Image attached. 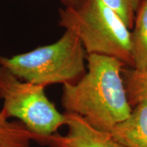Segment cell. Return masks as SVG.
Instances as JSON below:
<instances>
[{"label":"cell","instance_id":"1","mask_svg":"<svg viewBox=\"0 0 147 147\" xmlns=\"http://www.w3.org/2000/svg\"><path fill=\"white\" fill-rule=\"evenodd\" d=\"M87 61L84 76L63 85L61 105L65 112L81 116L96 129L110 132L131 111L122 75L125 65L97 54L88 55Z\"/></svg>","mask_w":147,"mask_h":147},{"label":"cell","instance_id":"2","mask_svg":"<svg viewBox=\"0 0 147 147\" xmlns=\"http://www.w3.org/2000/svg\"><path fill=\"white\" fill-rule=\"evenodd\" d=\"M59 16V26L77 35L88 55L116 58L132 68L131 30L101 0L65 7Z\"/></svg>","mask_w":147,"mask_h":147},{"label":"cell","instance_id":"3","mask_svg":"<svg viewBox=\"0 0 147 147\" xmlns=\"http://www.w3.org/2000/svg\"><path fill=\"white\" fill-rule=\"evenodd\" d=\"M86 53L77 35L65 30L52 44L10 57L0 55V65L21 80L44 88L53 84H72L87 71Z\"/></svg>","mask_w":147,"mask_h":147},{"label":"cell","instance_id":"4","mask_svg":"<svg viewBox=\"0 0 147 147\" xmlns=\"http://www.w3.org/2000/svg\"><path fill=\"white\" fill-rule=\"evenodd\" d=\"M44 87L23 81L0 65V99L9 118H16L38 138L57 133L66 116L57 109Z\"/></svg>","mask_w":147,"mask_h":147},{"label":"cell","instance_id":"5","mask_svg":"<svg viewBox=\"0 0 147 147\" xmlns=\"http://www.w3.org/2000/svg\"><path fill=\"white\" fill-rule=\"evenodd\" d=\"M67 132L55 133L35 142L48 147H126L117 142L110 132L99 131L88 124L81 116L65 112Z\"/></svg>","mask_w":147,"mask_h":147},{"label":"cell","instance_id":"6","mask_svg":"<svg viewBox=\"0 0 147 147\" xmlns=\"http://www.w3.org/2000/svg\"><path fill=\"white\" fill-rule=\"evenodd\" d=\"M117 142L126 147H147V100L131 109L126 119L110 131Z\"/></svg>","mask_w":147,"mask_h":147},{"label":"cell","instance_id":"7","mask_svg":"<svg viewBox=\"0 0 147 147\" xmlns=\"http://www.w3.org/2000/svg\"><path fill=\"white\" fill-rule=\"evenodd\" d=\"M131 31L132 69H147V0L142 3L135 16Z\"/></svg>","mask_w":147,"mask_h":147},{"label":"cell","instance_id":"8","mask_svg":"<svg viewBox=\"0 0 147 147\" xmlns=\"http://www.w3.org/2000/svg\"><path fill=\"white\" fill-rule=\"evenodd\" d=\"M10 119L0 110V147H33L34 135L21 122Z\"/></svg>","mask_w":147,"mask_h":147},{"label":"cell","instance_id":"9","mask_svg":"<svg viewBox=\"0 0 147 147\" xmlns=\"http://www.w3.org/2000/svg\"><path fill=\"white\" fill-rule=\"evenodd\" d=\"M122 75L127 96L131 109L142 100H147V69L137 70L123 67Z\"/></svg>","mask_w":147,"mask_h":147},{"label":"cell","instance_id":"10","mask_svg":"<svg viewBox=\"0 0 147 147\" xmlns=\"http://www.w3.org/2000/svg\"><path fill=\"white\" fill-rule=\"evenodd\" d=\"M105 5L114 11L127 27L131 30L135 16L142 0H101Z\"/></svg>","mask_w":147,"mask_h":147},{"label":"cell","instance_id":"11","mask_svg":"<svg viewBox=\"0 0 147 147\" xmlns=\"http://www.w3.org/2000/svg\"><path fill=\"white\" fill-rule=\"evenodd\" d=\"M65 7H74L79 5L84 0H61Z\"/></svg>","mask_w":147,"mask_h":147}]
</instances>
